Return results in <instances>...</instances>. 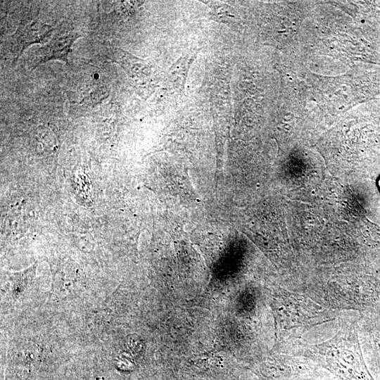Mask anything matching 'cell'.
<instances>
[{
	"mask_svg": "<svg viewBox=\"0 0 380 380\" xmlns=\"http://www.w3.org/2000/svg\"><path fill=\"white\" fill-rule=\"evenodd\" d=\"M309 350L308 357L340 380H374L360 349L355 331L336 336Z\"/></svg>",
	"mask_w": 380,
	"mask_h": 380,
	"instance_id": "1",
	"label": "cell"
},
{
	"mask_svg": "<svg viewBox=\"0 0 380 380\" xmlns=\"http://www.w3.org/2000/svg\"><path fill=\"white\" fill-rule=\"evenodd\" d=\"M52 30L51 26L37 20L20 25L11 38V51L16 59L30 45L44 42Z\"/></svg>",
	"mask_w": 380,
	"mask_h": 380,
	"instance_id": "2",
	"label": "cell"
},
{
	"mask_svg": "<svg viewBox=\"0 0 380 380\" xmlns=\"http://www.w3.org/2000/svg\"><path fill=\"white\" fill-rule=\"evenodd\" d=\"M80 37L77 33L70 32L53 37L38 51L33 63V68L51 60H60L67 63L74 42Z\"/></svg>",
	"mask_w": 380,
	"mask_h": 380,
	"instance_id": "3",
	"label": "cell"
},
{
	"mask_svg": "<svg viewBox=\"0 0 380 380\" xmlns=\"http://www.w3.org/2000/svg\"><path fill=\"white\" fill-rule=\"evenodd\" d=\"M369 336V341L372 351L373 367L380 375V329L374 328Z\"/></svg>",
	"mask_w": 380,
	"mask_h": 380,
	"instance_id": "4",
	"label": "cell"
},
{
	"mask_svg": "<svg viewBox=\"0 0 380 380\" xmlns=\"http://www.w3.org/2000/svg\"><path fill=\"white\" fill-rule=\"evenodd\" d=\"M367 242L372 246H380V227L371 222L367 225Z\"/></svg>",
	"mask_w": 380,
	"mask_h": 380,
	"instance_id": "5",
	"label": "cell"
},
{
	"mask_svg": "<svg viewBox=\"0 0 380 380\" xmlns=\"http://www.w3.org/2000/svg\"><path fill=\"white\" fill-rule=\"evenodd\" d=\"M303 380H325L322 379H319L318 377H312V376H306Z\"/></svg>",
	"mask_w": 380,
	"mask_h": 380,
	"instance_id": "6",
	"label": "cell"
},
{
	"mask_svg": "<svg viewBox=\"0 0 380 380\" xmlns=\"http://www.w3.org/2000/svg\"><path fill=\"white\" fill-rule=\"evenodd\" d=\"M378 184H379V186L380 188V179H379V182H378Z\"/></svg>",
	"mask_w": 380,
	"mask_h": 380,
	"instance_id": "7",
	"label": "cell"
}]
</instances>
